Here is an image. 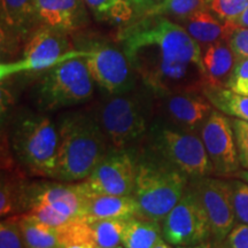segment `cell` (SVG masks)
I'll return each instance as SVG.
<instances>
[{
    "label": "cell",
    "instance_id": "cell-1",
    "mask_svg": "<svg viewBox=\"0 0 248 248\" xmlns=\"http://www.w3.org/2000/svg\"><path fill=\"white\" fill-rule=\"evenodd\" d=\"M117 39L136 75L155 97L201 91L207 84L202 47L170 18L140 15L120 31Z\"/></svg>",
    "mask_w": 248,
    "mask_h": 248
},
{
    "label": "cell",
    "instance_id": "cell-2",
    "mask_svg": "<svg viewBox=\"0 0 248 248\" xmlns=\"http://www.w3.org/2000/svg\"><path fill=\"white\" fill-rule=\"evenodd\" d=\"M59 150L54 179L76 183L88 178L108 152L106 136L94 113L73 111L59 121Z\"/></svg>",
    "mask_w": 248,
    "mask_h": 248
},
{
    "label": "cell",
    "instance_id": "cell-3",
    "mask_svg": "<svg viewBox=\"0 0 248 248\" xmlns=\"http://www.w3.org/2000/svg\"><path fill=\"white\" fill-rule=\"evenodd\" d=\"M8 139L18 163L30 175L55 177L59 129L49 117L37 113H20L11 124Z\"/></svg>",
    "mask_w": 248,
    "mask_h": 248
},
{
    "label": "cell",
    "instance_id": "cell-4",
    "mask_svg": "<svg viewBox=\"0 0 248 248\" xmlns=\"http://www.w3.org/2000/svg\"><path fill=\"white\" fill-rule=\"evenodd\" d=\"M188 177L156 155H141L137 159L135 191L140 216L162 222L184 195Z\"/></svg>",
    "mask_w": 248,
    "mask_h": 248
},
{
    "label": "cell",
    "instance_id": "cell-5",
    "mask_svg": "<svg viewBox=\"0 0 248 248\" xmlns=\"http://www.w3.org/2000/svg\"><path fill=\"white\" fill-rule=\"evenodd\" d=\"M152 91L113 94L95 111L107 140L115 150H126L148 132L153 110Z\"/></svg>",
    "mask_w": 248,
    "mask_h": 248
},
{
    "label": "cell",
    "instance_id": "cell-6",
    "mask_svg": "<svg viewBox=\"0 0 248 248\" xmlns=\"http://www.w3.org/2000/svg\"><path fill=\"white\" fill-rule=\"evenodd\" d=\"M148 140L152 153L181 170L188 179L214 175V167L200 133L157 121L151 124Z\"/></svg>",
    "mask_w": 248,
    "mask_h": 248
},
{
    "label": "cell",
    "instance_id": "cell-7",
    "mask_svg": "<svg viewBox=\"0 0 248 248\" xmlns=\"http://www.w3.org/2000/svg\"><path fill=\"white\" fill-rule=\"evenodd\" d=\"M93 83L84 59L74 58L46 70L33 89L32 97L39 110L62 109L90 100Z\"/></svg>",
    "mask_w": 248,
    "mask_h": 248
},
{
    "label": "cell",
    "instance_id": "cell-8",
    "mask_svg": "<svg viewBox=\"0 0 248 248\" xmlns=\"http://www.w3.org/2000/svg\"><path fill=\"white\" fill-rule=\"evenodd\" d=\"M28 216L52 226L85 218L84 197L76 183H42L26 186L23 208Z\"/></svg>",
    "mask_w": 248,
    "mask_h": 248
},
{
    "label": "cell",
    "instance_id": "cell-9",
    "mask_svg": "<svg viewBox=\"0 0 248 248\" xmlns=\"http://www.w3.org/2000/svg\"><path fill=\"white\" fill-rule=\"evenodd\" d=\"M63 31L43 26L31 35L24 45L22 58L0 66L1 79L21 73H35L51 69L74 58H83V49L71 48Z\"/></svg>",
    "mask_w": 248,
    "mask_h": 248
},
{
    "label": "cell",
    "instance_id": "cell-10",
    "mask_svg": "<svg viewBox=\"0 0 248 248\" xmlns=\"http://www.w3.org/2000/svg\"><path fill=\"white\" fill-rule=\"evenodd\" d=\"M137 173V159L126 150H111L91 175L76 182L84 197L89 195H133Z\"/></svg>",
    "mask_w": 248,
    "mask_h": 248
},
{
    "label": "cell",
    "instance_id": "cell-11",
    "mask_svg": "<svg viewBox=\"0 0 248 248\" xmlns=\"http://www.w3.org/2000/svg\"><path fill=\"white\" fill-rule=\"evenodd\" d=\"M163 239L175 247L194 246L212 238L206 213L190 188L161 222Z\"/></svg>",
    "mask_w": 248,
    "mask_h": 248
},
{
    "label": "cell",
    "instance_id": "cell-12",
    "mask_svg": "<svg viewBox=\"0 0 248 248\" xmlns=\"http://www.w3.org/2000/svg\"><path fill=\"white\" fill-rule=\"evenodd\" d=\"M83 52L93 80L108 94H120L135 88L136 73L123 51L108 44L93 43Z\"/></svg>",
    "mask_w": 248,
    "mask_h": 248
},
{
    "label": "cell",
    "instance_id": "cell-13",
    "mask_svg": "<svg viewBox=\"0 0 248 248\" xmlns=\"http://www.w3.org/2000/svg\"><path fill=\"white\" fill-rule=\"evenodd\" d=\"M187 187L199 200L208 217L212 239L218 244L224 243L237 222L232 207L229 182L206 176L188 179Z\"/></svg>",
    "mask_w": 248,
    "mask_h": 248
},
{
    "label": "cell",
    "instance_id": "cell-14",
    "mask_svg": "<svg viewBox=\"0 0 248 248\" xmlns=\"http://www.w3.org/2000/svg\"><path fill=\"white\" fill-rule=\"evenodd\" d=\"M200 137L214 167V175L229 177L239 172L234 132L230 117L214 108L200 130Z\"/></svg>",
    "mask_w": 248,
    "mask_h": 248
},
{
    "label": "cell",
    "instance_id": "cell-15",
    "mask_svg": "<svg viewBox=\"0 0 248 248\" xmlns=\"http://www.w3.org/2000/svg\"><path fill=\"white\" fill-rule=\"evenodd\" d=\"M156 98L157 107L166 122L197 133H200L204 122L214 110L208 99L197 90L173 92Z\"/></svg>",
    "mask_w": 248,
    "mask_h": 248
},
{
    "label": "cell",
    "instance_id": "cell-16",
    "mask_svg": "<svg viewBox=\"0 0 248 248\" xmlns=\"http://www.w3.org/2000/svg\"><path fill=\"white\" fill-rule=\"evenodd\" d=\"M36 21L42 26L69 33L86 23L84 0H35Z\"/></svg>",
    "mask_w": 248,
    "mask_h": 248
},
{
    "label": "cell",
    "instance_id": "cell-17",
    "mask_svg": "<svg viewBox=\"0 0 248 248\" xmlns=\"http://www.w3.org/2000/svg\"><path fill=\"white\" fill-rule=\"evenodd\" d=\"M84 197V195H83ZM85 218L94 219H128L140 216L138 202L132 195H89L84 197Z\"/></svg>",
    "mask_w": 248,
    "mask_h": 248
},
{
    "label": "cell",
    "instance_id": "cell-18",
    "mask_svg": "<svg viewBox=\"0 0 248 248\" xmlns=\"http://www.w3.org/2000/svg\"><path fill=\"white\" fill-rule=\"evenodd\" d=\"M181 26L201 47L214 44L219 40H228L232 31V28L219 20L208 8V6L194 12L186 18H183L181 20Z\"/></svg>",
    "mask_w": 248,
    "mask_h": 248
},
{
    "label": "cell",
    "instance_id": "cell-19",
    "mask_svg": "<svg viewBox=\"0 0 248 248\" xmlns=\"http://www.w3.org/2000/svg\"><path fill=\"white\" fill-rule=\"evenodd\" d=\"M237 55L232 51L228 40H219L206 46L202 52L203 66L206 69L207 84L226 86L233 70Z\"/></svg>",
    "mask_w": 248,
    "mask_h": 248
},
{
    "label": "cell",
    "instance_id": "cell-20",
    "mask_svg": "<svg viewBox=\"0 0 248 248\" xmlns=\"http://www.w3.org/2000/svg\"><path fill=\"white\" fill-rule=\"evenodd\" d=\"M163 240L161 223L141 216L126 219L122 235L124 248H154Z\"/></svg>",
    "mask_w": 248,
    "mask_h": 248
},
{
    "label": "cell",
    "instance_id": "cell-21",
    "mask_svg": "<svg viewBox=\"0 0 248 248\" xmlns=\"http://www.w3.org/2000/svg\"><path fill=\"white\" fill-rule=\"evenodd\" d=\"M213 107L232 119L248 121V95L234 92L226 86L206 84L201 90Z\"/></svg>",
    "mask_w": 248,
    "mask_h": 248
},
{
    "label": "cell",
    "instance_id": "cell-22",
    "mask_svg": "<svg viewBox=\"0 0 248 248\" xmlns=\"http://www.w3.org/2000/svg\"><path fill=\"white\" fill-rule=\"evenodd\" d=\"M2 29L12 35H24L30 29L35 16V0H1Z\"/></svg>",
    "mask_w": 248,
    "mask_h": 248
},
{
    "label": "cell",
    "instance_id": "cell-23",
    "mask_svg": "<svg viewBox=\"0 0 248 248\" xmlns=\"http://www.w3.org/2000/svg\"><path fill=\"white\" fill-rule=\"evenodd\" d=\"M95 20L111 24L132 22L136 11L128 0H84Z\"/></svg>",
    "mask_w": 248,
    "mask_h": 248
},
{
    "label": "cell",
    "instance_id": "cell-24",
    "mask_svg": "<svg viewBox=\"0 0 248 248\" xmlns=\"http://www.w3.org/2000/svg\"><path fill=\"white\" fill-rule=\"evenodd\" d=\"M93 241L97 248H115L122 244L126 219H94L90 221Z\"/></svg>",
    "mask_w": 248,
    "mask_h": 248
},
{
    "label": "cell",
    "instance_id": "cell-25",
    "mask_svg": "<svg viewBox=\"0 0 248 248\" xmlns=\"http://www.w3.org/2000/svg\"><path fill=\"white\" fill-rule=\"evenodd\" d=\"M208 0H162L152 6L142 15L146 16H163L183 20L194 12L207 7Z\"/></svg>",
    "mask_w": 248,
    "mask_h": 248
},
{
    "label": "cell",
    "instance_id": "cell-26",
    "mask_svg": "<svg viewBox=\"0 0 248 248\" xmlns=\"http://www.w3.org/2000/svg\"><path fill=\"white\" fill-rule=\"evenodd\" d=\"M21 177H7L2 175L0 188V215L7 216L23 208L26 185L20 181Z\"/></svg>",
    "mask_w": 248,
    "mask_h": 248
},
{
    "label": "cell",
    "instance_id": "cell-27",
    "mask_svg": "<svg viewBox=\"0 0 248 248\" xmlns=\"http://www.w3.org/2000/svg\"><path fill=\"white\" fill-rule=\"evenodd\" d=\"M229 184L235 221L248 224V183L243 179H231Z\"/></svg>",
    "mask_w": 248,
    "mask_h": 248
},
{
    "label": "cell",
    "instance_id": "cell-28",
    "mask_svg": "<svg viewBox=\"0 0 248 248\" xmlns=\"http://www.w3.org/2000/svg\"><path fill=\"white\" fill-rule=\"evenodd\" d=\"M0 248H27L18 215L6 218L0 224Z\"/></svg>",
    "mask_w": 248,
    "mask_h": 248
},
{
    "label": "cell",
    "instance_id": "cell-29",
    "mask_svg": "<svg viewBox=\"0 0 248 248\" xmlns=\"http://www.w3.org/2000/svg\"><path fill=\"white\" fill-rule=\"evenodd\" d=\"M207 6L219 20L231 23L248 7V0H208Z\"/></svg>",
    "mask_w": 248,
    "mask_h": 248
},
{
    "label": "cell",
    "instance_id": "cell-30",
    "mask_svg": "<svg viewBox=\"0 0 248 248\" xmlns=\"http://www.w3.org/2000/svg\"><path fill=\"white\" fill-rule=\"evenodd\" d=\"M226 88L232 91L248 95V58L237 57Z\"/></svg>",
    "mask_w": 248,
    "mask_h": 248
},
{
    "label": "cell",
    "instance_id": "cell-31",
    "mask_svg": "<svg viewBox=\"0 0 248 248\" xmlns=\"http://www.w3.org/2000/svg\"><path fill=\"white\" fill-rule=\"evenodd\" d=\"M230 120L234 132L240 167L243 169H248V121L232 117Z\"/></svg>",
    "mask_w": 248,
    "mask_h": 248
},
{
    "label": "cell",
    "instance_id": "cell-32",
    "mask_svg": "<svg viewBox=\"0 0 248 248\" xmlns=\"http://www.w3.org/2000/svg\"><path fill=\"white\" fill-rule=\"evenodd\" d=\"M228 42L237 57L248 58V28H232Z\"/></svg>",
    "mask_w": 248,
    "mask_h": 248
},
{
    "label": "cell",
    "instance_id": "cell-33",
    "mask_svg": "<svg viewBox=\"0 0 248 248\" xmlns=\"http://www.w3.org/2000/svg\"><path fill=\"white\" fill-rule=\"evenodd\" d=\"M228 248H248V224L234 225L225 239Z\"/></svg>",
    "mask_w": 248,
    "mask_h": 248
},
{
    "label": "cell",
    "instance_id": "cell-34",
    "mask_svg": "<svg viewBox=\"0 0 248 248\" xmlns=\"http://www.w3.org/2000/svg\"><path fill=\"white\" fill-rule=\"evenodd\" d=\"M130 4L132 5V7L135 8L136 13H139L142 15L145 12H147L152 6L155 5L153 0H128Z\"/></svg>",
    "mask_w": 248,
    "mask_h": 248
},
{
    "label": "cell",
    "instance_id": "cell-35",
    "mask_svg": "<svg viewBox=\"0 0 248 248\" xmlns=\"http://www.w3.org/2000/svg\"><path fill=\"white\" fill-rule=\"evenodd\" d=\"M228 24L232 28H248V7L235 18L233 22Z\"/></svg>",
    "mask_w": 248,
    "mask_h": 248
},
{
    "label": "cell",
    "instance_id": "cell-36",
    "mask_svg": "<svg viewBox=\"0 0 248 248\" xmlns=\"http://www.w3.org/2000/svg\"><path fill=\"white\" fill-rule=\"evenodd\" d=\"M176 248H219V244L214 240H208L206 243L194 245V246H183V247H176Z\"/></svg>",
    "mask_w": 248,
    "mask_h": 248
},
{
    "label": "cell",
    "instance_id": "cell-37",
    "mask_svg": "<svg viewBox=\"0 0 248 248\" xmlns=\"http://www.w3.org/2000/svg\"><path fill=\"white\" fill-rule=\"evenodd\" d=\"M66 248H97L92 243H74L68 245Z\"/></svg>",
    "mask_w": 248,
    "mask_h": 248
},
{
    "label": "cell",
    "instance_id": "cell-38",
    "mask_svg": "<svg viewBox=\"0 0 248 248\" xmlns=\"http://www.w3.org/2000/svg\"><path fill=\"white\" fill-rule=\"evenodd\" d=\"M237 176L240 179H243L246 183H248V169H243L241 171H239L237 173Z\"/></svg>",
    "mask_w": 248,
    "mask_h": 248
},
{
    "label": "cell",
    "instance_id": "cell-39",
    "mask_svg": "<svg viewBox=\"0 0 248 248\" xmlns=\"http://www.w3.org/2000/svg\"><path fill=\"white\" fill-rule=\"evenodd\" d=\"M154 248H176L175 246H172V245H170L169 243H167L166 240H161L159 244L156 245Z\"/></svg>",
    "mask_w": 248,
    "mask_h": 248
},
{
    "label": "cell",
    "instance_id": "cell-40",
    "mask_svg": "<svg viewBox=\"0 0 248 248\" xmlns=\"http://www.w3.org/2000/svg\"><path fill=\"white\" fill-rule=\"evenodd\" d=\"M153 1H154V4H157V2L162 1V0H153Z\"/></svg>",
    "mask_w": 248,
    "mask_h": 248
},
{
    "label": "cell",
    "instance_id": "cell-41",
    "mask_svg": "<svg viewBox=\"0 0 248 248\" xmlns=\"http://www.w3.org/2000/svg\"><path fill=\"white\" fill-rule=\"evenodd\" d=\"M115 248H124V247H122V246H117V247H115Z\"/></svg>",
    "mask_w": 248,
    "mask_h": 248
}]
</instances>
